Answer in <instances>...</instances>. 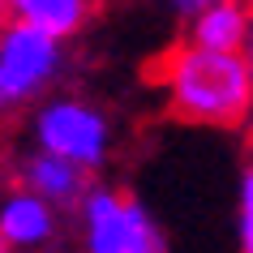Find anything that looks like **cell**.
Wrapping results in <instances>:
<instances>
[{
	"instance_id": "52a82bcc",
	"label": "cell",
	"mask_w": 253,
	"mask_h": 253,
	"mask_svg": "<svg viewBox=\"0 0 253 253\" xmlns=\"http://www.w3.org/2000/svg\"><path fill=\"white\" fill-rule=\"evenodd\" d=\"M189 43L214 47V52H249L253 47V0H223L189 17Z\"/></svg>"
},
{
	"instance_id": "277c9868",
	"label": "cell",
	"mask_w": 253,
	"mask_h": 253,
	"mask_svg": "<svg viewBox=\"0 0 253 253\" xmlns=\"http://www.w3.org/2000/svg\"><path fill=\"white\" fill-rule=\"evenodd\" d=\"M65 65H69L65 39L4 13V22H0V107L4 112L30 107L43 94H52Z\"/></svg>"
},
{
	"instance_id": "30bf717a",
	"label": "cell",
	"mask_w": 253,
	"mask_h": 253,
	"mask_svg": "<svg viewBox=\"0 0 253 253\" xmlns=\"http://www.w3.org/2000/svg\"><path fill=\"white\" fill-rule=\"evenodd\" d=\"M211 4H223V0H172V9H176V13H185V17L202 13V9H211Z\"/></svg>"
},
{
	"instance_id": "6da1fadb",
	"label": "cell",
	"mask_w": 253,
	"mask_h": 253,
	"mask_svg": "<svg viewBox=\"0 0 253 253\" xmlns=\"http://www.w3.org/2000/svg\"><path fill=\"white\" fill-rule=\"evenodd\" d=\"M163 103L185 125L240 129L253 116V56L214 52L202 43H176L155 65Z\"/></svg>"
},
{
	"instance_id": "4fadbf2b",
	"label": "cell",
	"mask_w": 253,
	"mask_h": 253,
	"mask_svg": "<svg viewBox=\"0 0 253 253\" xmlns=\"http://www.w3.org/2000/svg\"><path fill=\"white\" fill-rule=\"evenodd\" d=\"M0 112H4V107H0Z\"/></svg>"
},
{
	"instance_id": "5b68a950",
	"label": "cell",
	"mask_w": 253,
	"mask_h": 253,
	"mask_svg": "<svg viewBox=\"0 0 253 253\" xmlns=\"http://www.w3.org/2000/svg\"><path fill=\"white\" fill-rule=\"evenodd\" d=\"M65 214L22 180L0 189V236L9 253H56L65 245Z\"/></svg>"
},
{
	"instance_id": "ba28073f",
	"label": "cell",
	"mask_w": 253,
	"mask_h": 253,
	"mask_svg": "<svg viewBox=\"0 0 253 253\" xmlns=\"http://www.w3.org/2000/svg\"><path fill=\"white\" fill-rule=\"evenodd\" d=\"M94 4L99 0H4V13L22 17L30 26H43L56 39H78L82 30L90 26Z\"/></svg>"
},
{
	"instance_id": "9c48e42d",
	"label": "cell",
	"mask_w": 253,
	"mask_h": 253,
	"mask_svg": "<svg viewBox=\"0 0 253 253\" xmlns=\"http://www.w3.org/2000/svg\"><path fill=\"white\" fill-rule=\"evenodd\" d=\"M236 249L253 253V163L236 176Z\"/></svg>"
},
{
	"instance_id": "3957f363",
	"label": "cell",
	"mask_w": 253,
	"mask_h": 253,
	"mask_svg": "<svg viewBox=\"0 0 253 253\" xmlns=\"http://www.w3.org/2000/svg\"><path fill=\"white\" fill-rule=\"evenodd\" d=\"M30 137H35V146L73 159L90 176L103 172L112 163V150H116V125H112V116L94 99L73 94V90H52L35 103V112H30Z\"/></svg>"
},
{
	"instance_id": "7c38bea8",
	"label": "cell",
	"mask_w": 253,
	"mask_h": 253,
	"mask_svg": "<svg viewBox=\"0 0 253 253\" xmlns=\"http://www.w3.org/2000/svg\"><path fill=\"white\" fill-rule=\"evenodd\" d=\"M0 9H4V0H0Z\"/></svg>"
},
{
	"instance_id": "7a4b0ae2",
	"label": "cell",
	"mask_w": 253,
	"mask_h": 253,
	"mask_svg": "<svg viewBox=\"0 0 253 253\" xmlns=\"http://www.w3.org/2000/svg\"><path fill=\"white\" fill-rule=\"evenodd\" d=\"M78 253H168V232L137 193L94 176L73 211Z\"/></svg>"
},
{
	"instance_id": "8fae6325",
	"label": "cell",
	"mask_w": 253,
	"mask_h": 253,
	"mask_svg": "<svg viewBox=\"0 0 253 253\" xmlns=\"http://www.w3.org/2000/svg\"><path fill=\"white\" fill-rule=\"evenodd\" d=\"M0 253H9V245H4V236H0Z\"/></svg>"
},
{
	"instance_id": "8992f818",
	"label": "cell",
	"mask_w": 253,
	"mask_h": 253,
	"mask_svg": "<svg viewBox=\"0 0 253 253\" xmlns=\"http://www.w3.org/2000/svg\"><path fill=\"white\" fill-rule=\"evenodd\" d=\"M17 180L26 189H35V193H43L47 202H56L60 211H78V202L86 198V189L94 185V176L86 172V168H78L73 159H65V155H56V150H26L22 159H17Z\"/></svg>"
}]
</instances>
